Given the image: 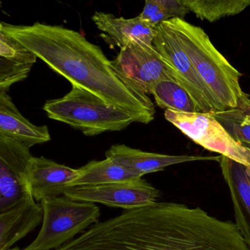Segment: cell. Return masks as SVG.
Listing matches in <instances>:
<instances>
[{"label":"cell","mask_w":250,"mask_h":250,"mask_svg":"<svg viewBox=\"0 0 250 250\" xmlns=\"http://www.w3.org/2000/svg\"><path fill=\"white\" fill-rule=\"evenodd\" d=\"M63 195L74 201L101 203L129 210L154 204L160 191L142 178L103 185L70 187Z\"/></svg>","instance_id":"9"},{"label":"cell","mask_w":250,"mask_h":250,"mask_svg":"<svg viewBox=\"0 0 250 250\" xmlns=\"http://www.w3.org/2000/svg\"><path fill=\"white\" fill-rule=\"evenodd\" d=\"M0 135L17 140L29 147L51 140L48 127L38 126L26 119L6 91H0Z\"/></svg>","instance_id":"16"},{"label":"cell","mask_w":250,"mask_h":250,"mask_svg":"<svg viewBox=\"0 0 250 250\" xmlns=\"http://www.w3.org/2000/svg\"><path fill=\"white\" fill-rule=\"evenodd\" d=\"M0 30L31 51L72 86L130 112L138 123L147 124L154 119L156 109L149 96L137 93L121 82L102 49L81 33L40 22L33 25L1 22Z\"/></svg>","instance_id":"2"},{"label":"cell","mask_w":250,"mask_h":250,"mask_svg":"<svg viewBox=\"0 0 250 250\" xmlns=\"http://www.w3.org/2000/svg\"><path fill=\"white\" fill-rule=\"evenodd\" d=\"M43 109L50 119L64 123L90 137L121 131L132 123H138L130 112L76 86L63 97L47 101Z\"/></svg>","instance_id":"4"},{"label":"cell","mask_w":250,"mask_h":250,"mask_svg":"<svg viewBox=\"0 0 250 250\" xmlns=\"http://www.w3.org/2000/svg\"><path fill=\"white\" fill-rule=\"evenodd\" d=\"M244 144L245 145V146H247V147H249V148L250 149V145L245 144V143H244Z\"/></svg>","instance_id":"25"},{"label":"cell","mask_w":250,"mask_h":250,"mask_svg":"<svg viewBox=\"0 0 250 250\" xmlns=\"http://www.w3.org/2000/svg\"><path fill=\"white\" fill-rule=\"evenodd\" d=\"M40 203L43 210L42 229L23 250H57L99 222L101 210L95 203L74 201L64 195Z\"/></svg>","instance_id":"5"},{"label":"cell","mask_w":250,"mask_h":250,"mask_svg":"<svg viewBox=\"0 0 250 250\" xmlns=\"http://www.w3.org/2000/svg\"><path fill=\"white\" fill-rule=\"evenodd\" d=\"M8 250H21V249H20V247H14V248H11Z\"/></svg>","instance_id":"24"},{"label":"cell","mask_w":250,"mask_h":250,"mask_svg":"<svg viewBox=\"0 0 250 250\" xmlns=\"http://www.w3.org/2000/svg\"><path fill=\"white\" fill-rule=\"evenodd\" d=\"M165 118L196 144L250 169V149L233 138L211 113L165 110Z\"/></svg>","instance_id":"6"},{"label":"cell","mask_w":250,"mask_h":250,"mask_svg":"<svg viewBox=\"0 0 250 250\" xmlns=\"http://www.w3.org/2000/svg\"><path fill=\"white\" fill-rule=\"evenodd\" d=\"M165 22L219 105L225 110L239 107L250 96L240 85L242 74L216 49L206 32L182 19Z\"/></svg>","instance_id":"3"},{"label":"cell","mask_w":250,"mask_h":250,"mask_svg":"<svg viewBox=\"0 0 250 250\" xmlns=\"http://www.w3.org/2000/svg\"><path fill=\"white\" fill-rule=\"evenodd\" d=\"M55 250H250L236 225L200 208L155 203L99 222Z\"/></svg>","instance_id":"1"},{"label":"cell","mask_w":250,"mask_h":250,"mask_svg":"<svg viewBox=\"0 0 250 250\" xmlns=\"http://www.w3.org/2000/svg\"><path fill=\"white\" fill-rule=\"evenodd\" d=\"M106 159L113 162L143 178V175L163 170L167 167L184 162L194 161H216L219 162L221 156H172L149 153L132 148L125 145L111 146L105 153Z\"/></svg>","instance_id":"12"},{"label":"cell","mask_w":250,"mask_h":250,"mask_svg":"<svg viewBox=\"0 0 250 250\" xmlns=\"http://www.w3.org/2000/svg\"><path fill=\"white\" fill-rule=\"evenodd\" d=\"M79 176L71 184V187H90L112 183L137 181L142 177L108 159L93 160L79 168Z\"/></svg>","instance_id":"18"},{"label":"cell","mask_w":250,"mask_h":250,"mask_svg":"<svg viewBox=\"0 0 250 250\" xmlns=\"http://www.w3.org/2000/svg\"><path fill=\"white\" fill-rule=\"evenodd\" d=\"M37 57L21 43L0 30V91L25 80Z\"/></svg>","instance_id":"17"},{"label":"cell","mask_w":250,"mask_h":250,"mask_svg":"<svg viewBox=\"0 0 250 250\" xmlns=\"http://www.w3.org/2000/svg\"><path fill=\"white\" fill-rule=\"evenodd\" d=\"M111 67L125 85L146 96L152 95L159 82L174 80L172 70L153 46L134 45L123 48L111 61Z\"/></svg>","instance_id":"8"},{"label":"cell","mask_w":250,"mask_h":250,"mask_svg":"<svg viewBox=\"0 0 250 250\" xmlns=\"http://www.w3.org/2000/svg\"><path fill=\"white\" fill-rule=\"evenodd\" d=\"M188 12L197 18L214 22L237 15L250 6V0H181Z\"/></svg>","instance_id":"20"},{"label":"cell","mask_w":250,"mask_h":250,"mask_svg":"<svg viewBox=\"0 0 250 250\" xmlns=\"http://www.w3.org/2000/svg\"><path fill=\"white\" fill-rule=\"evenodd\" d=\"M43 210L31 194L0 213V250H8L43 222Z\"/></svg>","instance_id":"15"},{"label":"cell","mask_w":250,"mask_h":250,"mask_svg":"<svg viewBox=\"0 0 250 250\" xmlns=\"http://www.w3.org/2000/svg\"><path fill=\"white\" fill-rule=\"evenodd\" d=\"M91 19L110 46L123 49L134 45L153 46L156 29L147 25L139 16L132 19L117 18L112 14L96 11Z\"/></svg>","instance_id":"13"},{"label":"cell","mask_w":250,"mask_h":250,"mask_svg":"<svg viewBox=\"0 0 250 250\" xmlns=\"http://www.w3.org/2000/svg\"><path fill=\"white\" fill-rule=\"evenodd\" d=\"M221 170L230 193L235 225L250 250V169L221 156Z\"/></svg>","instance_id":"14"},{"label":"cell","mask_w":250,"mask_h":250,"mask_svg":"<svg viewBox=\"0 0 250 250\" xmlns=\"http://www.w3.org/2000/svg\"><path fill=\"white\" fill-rule=\"evenodd\" d=\"M152 95L156 105L165 110L186 113L201 112L189 93L175 80L159 82L153 88Z\"/></svg>","instance_id":"19"},{"label":"cell","mask_w":250,"mask_h":250,"mask_svg":"<svg viewBox=\"0 0 250 250\" xmlns=\"http://www.w3.org/2000/svg\"><path fill=\"white\" fill-rule=\"evenodd\" d=\"M167 14L169 16V20L172 19H182L188 13L181 0H161Z\"/></svg>","instance_id":"23"},{"label":"cell","mask_w":250,"mask_h":250,"mask_svg":"<svg viewBox=\"0 0 250 250\" xmlns=\"http://www.w3.org/2000/svg\"><path fill=\"white\" fill-rule=\"evenodd\" d=\"M139 17L147 25L154 29L169 20L161 0H146L144 9Z\"/></svg>","instance_id":"22"},{"label":"cell","mask_w":250,"mask_h":250,"mask_svg":"<svg viewBox=\"0 0 250 250\" xmlns=\"http://www.w3.org/2000/svg\"><path fill=\"white\" fill-rule=\"evenodd\" d=\"M153 46L172 70L174 80L189 93L201 112L225 111L200 78L191 60L166 23L156 27Z\"/></svg>","instance_id":"7"},{"label":"cell","mask_w":250,"mask_h":250,"mask_svg":"<svg viewBox=\"0 0 250 250\" xmlns=\"http://www.w3.org/2000/svg\"><path fill=\"white\" fill-rule=\"evenodd\" d=\"M78 176V169L61 165L43 156H33L29 168L30 193L38 202L60 197L63 195Z\"/></svg>","instance_id":"11"},{"label":"cell","mask_w":250,"mask_h":250,"mask_svg":"<svg viewBox=\"0 0 250 250\" xmlns=\"http://www.w3.org/2000/svg\"><path fill=\"white\" fill-rule=\"evenodd\" d=\"M30 149L17 140L0 135V213L31 194L28 176L33 156Z\"/></svg>","instance_id":"10"},{"label":"cell","mask_w":250,"mask_h":250,"mask_svg":"<svg viewBox=\"0 0 250 250\" xmlns=\"http://www.w3.org/2000/svg\"><path fill=\"white\" fill-rule=\"evenodd\" d=\"M214 118L235 140L250 145V97L239 107L212 112Z\"/></svg>","instance_id":"21"}]
</instances>
